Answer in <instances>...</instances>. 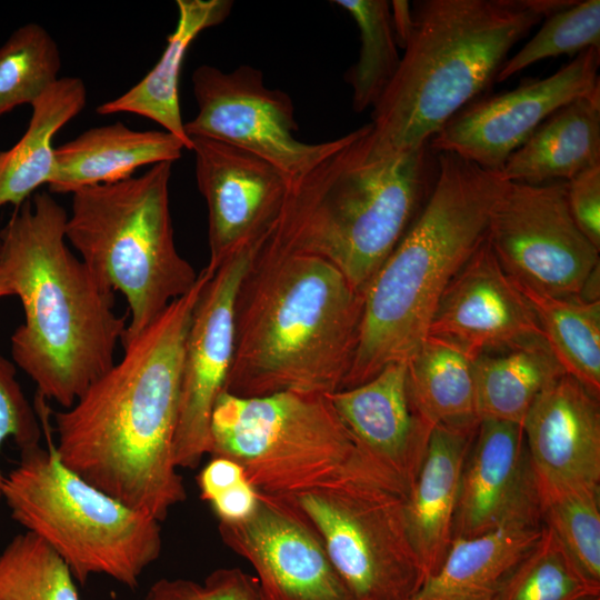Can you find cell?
I'll use <instances>...</instances> for the list:
<instances>
[{"instance_id": "cell-6", "label": "cell", "mask_w": 600, "mask_h": 600, "mask_svg": "<svg viewBox=\"0 0 600 600\" xmlns=\"http://www.w3.org/2000/svg\"><path fill=\"white\" fill-rule=\"evenodd\" d=\"M357 134L288 183L279 218L262 246L318 256L361 293L411 227L438 176L428 144L387 159H369Z\"/></svg>"}, {"instance_id": "cell-35", "label": "cell", "mask_w": 600, "mask_h": 600, "mask_svg": "<svg viewBox=\"0 0 600 600\" xmlns=\"http://www.w3.org/2000/svg\"><path fill=\"white\" fill-rule=\"evenodd\" d=\"M600 50V1H572L544 18V23L513 57L507 59L496 81L501 82L529 66L561 54Z\"/></svg>"}, {"instance_id": "cell-43", "label": "cell", "mask_w": 600, "mask_h": 600, "mask_svg": "<svg viewBox=\"0 0 600 600\" xmlns=\"http://www.w3.org/2000/svg\"><path fill=\"white\" fill-rule=\"evenodd\" d=\"M586 600H600V596L592 597V598H589V599H586Z\"/></svg>"}, {"instance_id": "cell-8", "label": "cell", "mask_w": 600, "mask_h": 600, "mask_svg": "<svg viewBox=\"0 0 600 600\" xmlns=\"http://www.w3.org/2000/svg\"><path fill=\"white\" fill-rule=\"evenodd\" d=\"M172 163L72 193L66 239L107 289L126 297L122 347L148 328L199 272L177 250L169 206Z\"/></svg>"}, {"instance_id": "cell-4", "label": "cell", "mask_w": 600, "mask_h": 600, "mask_svg": "<svg viewBox=\"0 0 600 600\" xmlns=\"http://www.w3.org/2000/svg\"><path fill=\"white\" fill-rule=\"evenodd\" d=\"M571 0H419L398 70L354 141L369 159L429 143L496 81L511 49Z\"/></svg>"}, {"instance_id": "cell-39", "label": "cell", "mask_w": 600, "mask_h": 600, "mask_svg": "<svg viewBox=\"0 0 600 600\" xmlns=\"http://www.w3.org/2000/svg\"><path fill=\"white\" fill-rule=\"evenodd\" d=\"M258 501L259 493L244 480L221 492L209 503L219 523H238L254 512Z\"/></svg>"}, {"instance_id": "cell-41", "label": "cell", "mask_w": 600, "mask_h": 600, "mask_svg": "<svg viewBox=\"0 0 600 600\" xmlns=\"http://www.w3.org/2000/svg\"><path fill=\"white\" fill-rule=\"evenodd\" d=\"M392 27L398 47H406L412 30V6L406 0L390 2Z\"/></svg>"}, {"instance_id": "cell-28", "label": "cell", "mask_w": 600, "mask_h": 600, "mask_svg": "<svg viewBox=\"0 0 600 600\" xmlns=\"http://www.w3.org/2000/svg\"><path fill=\"white\" fill-rule=\"evenodd\" d=\"M562 373L544 338L479 353L473 360L479 420L522 424L539 393Z\"/></svg>"}, {"instance_id": "cell-3", "label": "cell", "mask_w": 600, "mask_h": 600, "mask_svg": "<svg viewBox=\"0 0 600 600\" xmlns=\"http://www.w3.org/2000/svg\"><path fill=\"white\" fill-rule=\"evenodd\" d=\"M362 309L363 293L329 261L260 242L236 294L224 391L251 398L340 390Z\"/></svg>"}, {"instance_id": "cell-25", "label": "cell", "mask_w": 600, "mask_h": 600, "mask_svg": "<svg viewBox=\"0 0 600 600\" xmlns=\"http://www.w3.org/2000/svg\"><path fill=\"white\" fill-rule=\"evenodd\" d=\"M230 0H177L178 21L156 66L131 89L97 107V113H133L160 124L177 137L187 150V136L179 101V79L186 53L206 29L223 22L232 8Z\"/></svg>"}, {"instance_id": "cell-29", "label": "cell", "mask_w": 600, "mask_h": 600, "mask_svg": "<svg viewBox=\"0 0 600 600\" xmlns=\"http://www.w3.org/2000/svg\"><path fill=\"white\" fill-rule=\"evenodd\" d=\"M521 291L532 306L543 338L563 371L599 397L600 300L553 298L526 289Z\"/></svg>"}, {"instance_id": "cell-17", "label": "cell", "mask_w": 600, "mask_h": 600, "mask_svg": "<svg viewBox=\"0 0 600 600\" xmlns=\"http://www.w3.org/2000/svg\"><path fill=\"white\" fill-rule=\"evenodd\" d=\"M471 354L543 338L536 312L484 241L440 297L429 327Z\"/></svg>"}, {"instance_id": "cell-13", "label": "cell", "mask_w": 600, "mask_h": 600, "mask_svg": "<svg viewBox=\"0 0 600 600\" xmlns=\"http://www.w3.org/2000/svg\"><path fill=\"white\" fill-rule=\"evenodd\" d=\"M599 63L600 50L590 48L547 78L478 98L452 116L429 146L498 172L551 113L600 87Z\"/></svg>"}, {"instance_id": "cell-9", "label": "cell", "mask_w": 600, "mask_h": 600, "mask_svg": "<svg viewBox=\"0 0 600 600\" xmlns=\"http://www.w3.org/2000/svg\"><path fill=\"white\" fill-rule=\"evenodd\" d=\"M211 457L236 461L261 496L292 497L328 483L368 456L329 394L282 391L238 397L223 391L210 421Z\"/></svg>"}, {"instance_id": "cell-31", "label": "cell", "mask_w": 600, "mask_h": 600, "mask_svg": "<svg viewBox=\"0 0 600 600\" xmlns=\"http://www.w3.org/2000/svg\"><path fill=\"white\" fill-rule=\"evenodd\" d=\"M354 20L360 33L358 61L347 71L352 88V108L360 113L373 108L394 77L400 56L390 2L386 0H336Z\"/></svg>"}, {"instance_id": "cell-33", "label": "cell", "mask_w": 600, "mask_h": 600, "mask_svg": "<svg viewBox=\"0 0 600 600\" xmlns=\"http://www.w3.org/2000/svg\"><path fill=\"white\" fill-rule=\"evenodd\" d=\"M0 600H80L76 580L36 534L14 536L0 552Z\"/></svg>"}, {"instance_id": "cell-22", "label": "cell", "mask_w": 600, "mask_h": 600, "mask_svg": "<svg viewBox=\"0 0 600 600\" xmlns=\"http://www.w3.org/2000/svg\"><path fill=\"white\" fill-rule=\"evenodd\" d=\"M543 527L537 513L476 537L453 538L439 569L409 600H497Z\"/></svg>"}, {"instance_id": "cell-11", "label": "cell", "mask_w": 600, "mask_h": 600, "mask_svg": "<svg viewBox=\"0 0 600 600\" xmlns=\"http://www.w3.org/2000/svg\"><path fill=\"white\" fill-rule=\"evenodd\" d=\"M486 241L521 289L547 297H578L600 266V250L571 216L566 181H504L490 211Z\"/></svg>"}, {"instance_id": "cell-15", "label": "cell", "mask_w": 600, "mask_h": 600, "mask_svg": "<svg viewBox=\"0 0 600 600\" xmlns=\"http://www.w3.org/2000/svg\"><path fill=\"white\" fill-rule=\"evenodd\" d=\"M218 530L254 569L259 600H352L318 534L288 498L259 494L248 519L219 523Z\"/></svg>"}, {"instance_id": "cell-42", "label": "cell", "mask_w": 600, "mask_h": 600, "mask_svg": "<svg viewBox=\"0 0 600 600\" xmlns=\"http://www.w3.org/2000/svg\"><path fill=\"white\" fill-rule=\"evenodd\" d=\"M7 296H10L6 284H4V281L0 274V298L1 297H7Z\"/></svg>"}, {"instance_id": "cell-5", "label": "cell", "mask_w": 600, "mask_h": 600, "mask_svg": "<svg viewBox=\"0 0 600 600\" xmlns=\"http://www.w3.org/2000/svg\"><path fill=\"white\" fill-rule=\"evenodd\" d=\"M503 183L498 172L438 153L426 204L363 293L357 347L341 389L412 357L428 337L444 289L486 241Z\"/></svg>"}, {"instance_id": "cell-19", "label": "cell", "mask_w": 600, "mask_h": 600, "mask_svg": "<svg viewBox=\"0 0 600 600\" xmlns=\"http://www.w3.org/2000/svg\"><path fill=\"white\" fill-rule=\"evenodd\" d=\"M522 429L537 487L600 486V404L562 373L531 404Z\"/></svg>"}, {"instance_id": "cell-18", "label": "cell", "mask_w": 600, "mask_h": 600, "mask_svg": "<svg viewBox=\"0 0 600 600\" xmlns=\"http://www.w3.org/2000/svg\"><path fill=\"white\" fill-rule=\"evenodd\" d=\"M537 513L522 424L481 420L462 469L453 538L476 537Z\"/></svg>"}, {"instance_id": "cell-24", "label": "cell", "mask_w": 600, "mask_h": 600, "mask_svg": "<svg viewBox=\"0 0 600 600\" xmlns=\"http://www.w3.org/2000/svg\"><path fill=\"white\" fill-rule=\"evenodd\" d=\"M600 164V87L551 113L507 159L503 181H568Z\"/></svg>"}, {"instance_id": "cell-34", "label": "cell", "mask_w": 600, "mask_h": 600, "mask_svg": "<svg viewBox=\"0 0 600 600\" xmlns=\"http://www.w3.org/2000/svg\"><path fill=\"white\" fill-rule=\"evenodd\" d=\"M597 596L600 590L582 577L544 524L540 539L513 569L497 600H586Z\"/></svg>"}, {"instance_id": "cell-12", "label": "cell", "mask_w": 600, "mask_h": 600, "mask_svg": "<svg viewBox=\"0 0 600 600\" xmlns=\"http://www.w3.org/2000/svg\"><path fill=\"white\" fill-rule=\"evenodd\" d=\"M192 89L198 112L184 122L189 138H208L251 152L276 167L288 183L357 134L354 130L319 143L298 140L291 98L268 88L262 72L251 66L230 72L200 66L192 74Z\"/></svg>"}, {"instance_id": "cell-38", "label": "cell", "mask_w": 600, "mask_h": 600, "mask_svg": "<svg viewBox=\"0 0 600 600\" xmlns=\"http://www.w3.org/2000/svg\"><path fill=\"white\" fill-rule=\"evenodd\" d=\"M566 182L568 206L576 224L600 250V164Z\"/></svg>"}, {"instance_id": "cell-27", "label": "cell", "mask_w": 600, "mask_h": 600, "mask_svg": "<svg viewBox=\"0 0 600 600\" xmlns=\"http://www.w3.org/2000/svg\"><path fill=\"white\" fill-rule=\"evenodd\" d=\"M474 358L458 343L428 334L407 361L411 401L419 416L432 428L479 426Z\"/></svg>"}, {"instance_id": "cell-40", "label": "cell", "mask_w": 600, "mask_h": 600, "mask_svg": "<svg viewBox=\"0 0 600 600\" xmlns=\"http://www.w3.org/2000/svg\"><path fill=\"white\" fill-rule=\"evenodd\" d=\"M244 480L242 467L224 457H211L197 477L200 497L207 502Z\"/></svg>"}, {"instance_id": "cell-23", "label": "cell", "mask_w": 600, "mask_h": 600, "mask_svg": "<svg viewBox=\"0 0 600 600\" xmlns=\"http://www.w3.org/2000/svg\"><path fill=\"white\" fill-rule=\"evenodd\" d=\"M186 149L164 130H133L122 122L91 128L54 149L50 193H74L128 179L148 164L171 162Z\"/></svg>"}, {"instance_id": "cell-10", "label": "cell", "mask_w": 600, "mask_h": 600, "mask_svg": "<svg viewBox=\"0 0 600 600\" xmlns=\"http://www.w3.org/2000/svg\"><path fill=\"white\" fill-rule=\"evenodd\" d=\"M407 492L367 457L343 476L284 498L318 534L352 600H409L426 576L407 531Z\"/></svg>"}, {"instance_id": "cell-16", "label": "cell", "mask_w": 600, "mask_h": 600, "mask_svg": "<svg viewBox=\"0 0 600 600\" xmlns=\"http://www.w3.org/2000/svg\"><path fill=\"white\" fill-rule=\"evenodd\" d=\"M196 179L208 209L210 259L223 262L268 236L282 209L288 181L271 163L221 141L194 137Z\"/></svg>"}, {"instance_id": "cell-37", "label": "cell", "mask_w": 600, "mask_h": 600, "mask_svg": "<svg viewBox=\"0 0 600 600\" xmlns=\"http://www.w3.org/2000/svg\"><path fill=\"white\" fill-rule=\"evenodd\" d=\"M43 431L33 406L27 399L14 364L0 352V448L12 438L20 450L40 444ZM4 474L0 470V502Z\"/></svg>"}, {"instance_id": "cell-1", "label": "cell", "mask_w": 600, "mask_h": 600, "mask_svg": "<svg viewBox=\"0 0 600 600\" xmlns=\"http://www.w3.org/2000/svg\"><path fill=\"white\" fill-rule=\"evenodd\" d=\"M207 266L123 357L68 409L51 412L56 451L86 482L159 522L187 491L173 459L184 341Z\"/></svg>"}, {"instance_id": "cell-30", "label": "cell", "mask_w": 600, "mask_h": 600, "mask_svg": "<svg viewBox=\"0 0 600 600\" xmlns=\"http://www.w3.org/2000/svg\"><path fill=\"white\" fill-rule=\"evenodd\" d=\"M536 488L542 522L582 577L600 590V486Z\"/></svg>"}, {"instance_id": "cell-14", "label": "cell", "mask_w": 600, "mask_h": 600, "mask_svg": "<svg viewBox=\"0 0 600 600\" xmlns=\"http://www.w3.org/2000/svg\"><path fill=\"white\" fill-rule=\"evenodd\" d=\"M258 244L223 262L204 284L184 341L173 459L194 469L211 452L210 421L233 354L236 294Z\"/></svg>"}, {"instance_id": "cell-21", "label": "cell", "mask_w": 600, "mask_h": 600, "mask_svg": "<svg viewBox=\"0 0 600 600\" xmlns=\"http://www.w3.org/2000/svg\"><path fill=\"white\" fill-rule=\"evenodd\" d=\"M477 429L434 426L407 492V531L426 580L439 569L452 542L462 469Z\"/></svg>"}, {"instance_id": "cell-32", "label": "cell", "mask_w": 600, "mask_h": 600, "mask_svg": "<svg viewBox=\"0 0 600 600\" xmlns=\"http://www.w3.org/2000/svg\"><path fill=\"white\" fill-rule=\"evenodd\" d=\"M61 57L52 36L39 23L14 30L0 47V117L32 104L60 77Z\"/></svg>"}, {"instance_id": "cell-26", "label": "cell", "mask_w": 600, "mask_h": 600, "mask_svg": "<svg viewBox=\"0 0 600 600\" xmlns=\"http://www.w3.org/2000/svg\"><path fill=\"white\" fill-rule=\"evenodd\" d=\"M87 104V88L78 77H62L32 104L28 128L9 150L0 151V208H16L48 184L54 169L52 141Z\"/></svg>"}, {"instance_id": "cell-36", "label": "cell", "mask_w": 600, "mask_h": 600, "mask_svg": "<svg viewBox=\"0 0 600 600\" xmlns=\"http://www.w3.org/2000/svg\"><path fill=\"white\" fill-rule=\"evenodd\" d=\"M142 600H259L257 579L239 568H220L202 583L190 579L156 581Z\"/></svg>"}, {"instance_id": "cell-2", "label": "cell", "mask_w": 600, "mask_h": 600, "mask_svg": "<svg viewBox=\"0 0 600 600\" xmlns=\"http://www.w3.org/2000/svg\"><path fill=\"white\" fill-rule=\"evenodd\" d=\"M67 219L50 192L37 191L0 231V273L24 311L11 336L13 361L63 409L114 364L127 328L114 292L68 247Z\"/></svg>"}, {"instance_id": "cell-7", "label": "cell", "mask_w": 600, "mask_h": 600, "mask_svg": "<svg viewBox=\"0 0 600 600\" xmlns=\"http://www.w3.org/2000/svg\"><path fill=\"white\" fill-rule=\"evenodd\" d=\"M46 401L36 394L33 407L47 448L20 450L19 462L3 478L2 499L12 519L51 547L78 583L104 574L134 589L161 553V522L97 489L61 462Z\"/></svg>"}, {"instance_id": "cell-20", "label": "cell", "mask_w": 600, "mask_h": 600, "mask_svg": "<svg viewBox=\"0 0 600 600\" xmlns=\"http://www.w3.org/2000/svg\"><path fill=\"white\" fill-rule=\"evenodd\" d=\"M357 446L407 488L414 481L432 427L411 401L407 362L386 366L372 379L329 394Z\"/></svg>"}]
</instances>
